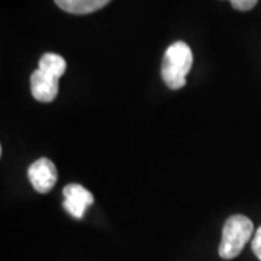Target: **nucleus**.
Masks as SVG:
<instances>
[{
  "label": "nucleus",
  "instance_id": "1",
  "mask_svg": "<svg viewBox=\"0 0 261 261\" xmlns=\"http://www.w3.org/2000/svg\"><path fill=\"white\" fill-rule=\"evenodd\" d=\"M193 65V53L183 41L171 44L166 49L161 63V77L167 87L173 90L186 86V77Z\"/></svg>",
  "mask_w": 261,
  "mask_h": 261
},
{
  "label": "nucleus",
  "instance_id": "4",
  "mask_svg": "<svg viewBox=\"0 0 261 261\" xmlns=\"http://www.w3.org/2000/svg\"><path fill=\"white\" fill-rule=\"evenodd\" d=\"M65 211L75 219H82L84 212L94 202L93 195L80 185H67L63 190Z\"/></svg>",
  "mask_w": 261,
  "mask_h": 261
},
{
  "label": "nucleus",
  "instance_id": "5",
  "mask_svg": "<svg viewBox=\"0 0 261 261\" xmlns=\"http://www.w3.org/2000/svg\"><path fill=\"white\" fill-rule=\"evenodd\" d=\"M60 90V80L53 75L45 74L41 70H35L31 75V92L34 99L41 103L56 100Z\"/></svg>",
  "mask_w": 261,
  "mask_h": 261
},
{
  "label": "nucleus",
  "instance_id": "7",
  "mask_svg": "<svg viewBox=\"0 0 261 261\" xmlns=\"http://www.w3.org/2000/svg\"><path fill=\"white\" fill-rule=\"evenodd\" d=\"M38 65H39L38 70H41L45 74L53 75L58 80L64 75L65 70H67V63L64 58L58 54H54V53H45L39 58Z\"/></svg>",
  "mask_w": 261,
  "mask_h": 261
},
{
  "label": "nucleus",
  "instance_id": "9",
  "mask_svg": "<svg viewBox=\"0 0 261 261\" xmlns=\"http://www.w3.org/2000/svg\"><path fill=\"white\" fill-rule=\"evenodd\" d=\"M252 251L257 255V258L261 261V226L257 229V232L254 233V238H252Z\"/></svg>",
  "mask_w": 261,
  "mask_h": 261
},
{
  "label": "nucleus",
  "instance_id": "3",
  "mask_svg": "<svg viewBox=\"0 0 261 261\" xmlns=\"http://www.w3.org/2000/svg\"><path fill=\"white\" fill-rule=\"evenodd\" d=\"M29 181L38 193H48L56 186L58 173L56 164L48 159H39L28 168Z\"/></svg>",
  "mask_w": 261,
  "mask_h": 261
},
{
  "label": "nucleus",
  "instance_id": "6",
  "mask_svg": "<svg viewBox=\"0 0 261 261\" xmlns=\"http://www.w3.org/2000/svg\"><path fill=\"white\" fill-rule=\"evenodd\" d=\"M61 10L71 15H89L105 8L111 0H54Z\"/></svg>",
  "mask_w": 261,
  "mask_h": 261
},
{
  "label": "nucleus",
  "instance_id": "2",
  "mask_svg": "<svg viewBox=\"0 0 261 261\" xmlns=\"http://www.w3.org/2000/svg\"><path fill=\"white\" fill-rule=\"evenodd\" d=\"M254 226L250 218L244 215H232L224 224L222 241L219 245V255L224 260H232L238 257L244 247L252 237Z\"/></svg>",
  "mask_w": 261,
  "mask_h": 261
},
{
  "label": "nucleus",
  "instance_id": "8",
  "mask_svg": "<svg viewBox=\"0 0 261 261\" xmlns=\"http://www.w3.org/2000/svg\"><path fill=\"white\" fill-rule=\"evenodd\" d=\"M229 3L235 10L247 12V10H251L252 8H255L258 0H229Z\"/></svg>",
  "mask_w": 261,
  "mask_h": 261
}]
</instances>
